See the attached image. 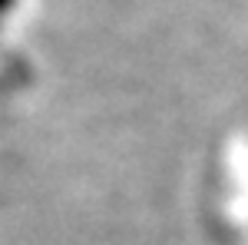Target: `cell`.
Masks as SVG:
<instances>
[{
    "mask_svg": "<svg viewBox=\"0 0 248 245\" xmlns=\"http://www.w3.org/2000/svg\"><path fill=\"white\" fill-rule=\"evenodd\" d=\"M3 7H10V0H0V10H3Z\"/></svg>",
    "mask_w": 248,
    "mask_h": 245,
    "instance_id": "cell-1",
    "label": "cell"
}]
</instances>
